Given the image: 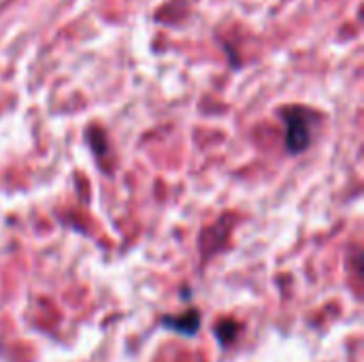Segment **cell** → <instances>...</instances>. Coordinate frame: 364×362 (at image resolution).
I'll list each match as a JSON object with an SVG mask.
<instances>
[{
    "mask_svg": "<svg viewBox=\"0 0 364 362\" xmlns=\"http://www.w3.org/2000/svg\"><path fill=\"white\" fill-rule=\"evenodd\" d=\"M286 126H288V149L292 154H301L309 147L311 143V130H309V117L311 113L305 109H290L284 111Z\"/></svg>",
    "mask_w": 364,
    "mask_h": 362,
    "instance_id": "obj_1",
    "label": "cell"
},
{
    "mask_svg": "<svg viewBox=\"0 0 364 362\" xmlns=\"http://www.w3.org/2000/svg\"><path fill=\"white\" fill-rule=\"evenodd\" d=\"M239 329H241V324L237 322V320H222L218 326H215V337H218V341L222 344V346H228V344H232L235 339H237V333H239Z\"/></svg>",
    "mask_w": 364,
    "mask_h": 362,
    "instance_id": "obj_3",
    "label": "cell"
},
{
    "mask_svg": "<svg viewBox=\"0 0 364 362\" xmlns=\"http://www.w3.org/2000/svg\"><path fill=\"white\" fill-rule=\"evenodd\" d=\"M200 324H203V318H200V312L196 307L188 309L181 316H162L160 318L162 329L173 331V333H177L181 337H196L198 331H200Z\"/></svg>",
    "mask_w": 364,
    "mask_h": 362,
    "instance_id": "obj_2",
    "label": "cell"
}]
</instances>
